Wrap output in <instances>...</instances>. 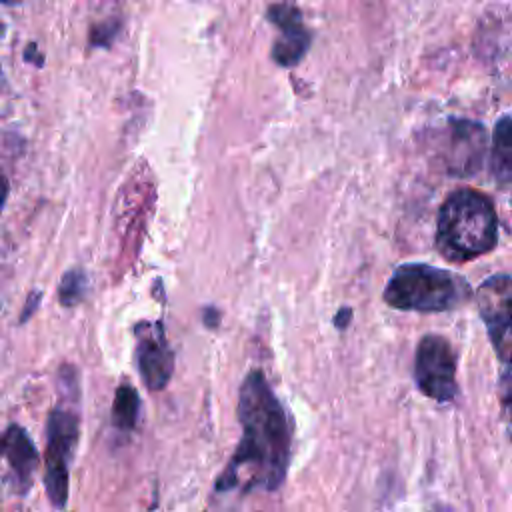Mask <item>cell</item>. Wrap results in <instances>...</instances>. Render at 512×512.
<instances>
[{
	"instance_id": "1",
	"label": "cell",
	"mask_w": 512,
	"mask_h": 512,
	"mask_svg": "<svg viewBox=\"0 0 512 512\" xmlns=\"http://www.w3.org/2000/svg\"><path fill=\"white\" fill-rule=\"evenodd\" d=\"M238 420L242 438L230 464L216 478V490H278L290 462L292 432L282 402L260 370H252L240 386Z\"/></svg>"
},
{
	"instance_id": "7",
	"label": "cell",
	"mask_w": 512,
	"mask_h": 512,
	"mask_svg": "<svg viewBox=\"0 0 512 512\" xmlns=\"http://www.w3.org/2000/svg\"><path fill=\"white\" fill-rule=\"evenodd\" d=\"M136 334V364L142 382L148 390H162L174 372V352L168 344L164 322H138Z\"/></svg>"
},
{
	"instance_id": "17",
	"label": "cell",
	"mask_w": 512,
	"mask_h": 512,
	"mask_svg": "<svg viewBox=\"0 0 512 512\" xmlns=\"http://www.w3.org/2000/svg\"><path fill=\"white\" fill-rule=\"evenodd\" d=\"M202 322L206 328H216L220 324V310L216 306L202 308Z\"/></svg>"
},
{
	"instance_id": "14",
	"label": "cell",
	"mask_w": 512,
	"mask_h": 512,
	"mask_svg": "<svg viewBox=\"0 0 512 512\" xmlns=\"http://www.w3.org/2000/svg\"><path fill=\"white\" fill-rule=\"evenodd\" d=\"M120 32V22L118 20H104V22H98L90 28V34H88V42L92 48H108L116 36Z\"/></svg>"
},
{
	"instance_id": "5",
	"label": "cell",
	"mask_w": 512,
	"mask_h": 512,
	"mask_svg": "<svg viewBox=\"0 0 512 512\" xmlns=\"http://www.w3.org/2000/svg\"><path fill=\"white\" fill-rule=\"evenodd\" d=\"M414 378L420 392L436 402L456 396V356L446 338L426 334L416 350Z\"/></svg>"
},
{
	"instance_id": "2",
	"label": "cell",
	"mask_w": 512,
	"mask_h": 512,
	"mask_svg": "<svg viewBox=\"0 0 512 512\" xmlns=\"http://www.w3.org/2000/svg\"><path fill=\"white\" fill-rule=\"evenodd\" d=\"M498 240V220L490 198L476 190H456L440 212L436 246L452 262L472 260L490 252Z\"/></svg>"
},
{
	"instance_id": "6",
	"label": "cell",
	"mask_w": 512,
	"mask_h": 512,
	"mask_svg": "<svg viewBox=\"0 0 512 512\" xmlns=\"http://www.w3.org/2000/svg\"><path fill=\"white\" fill-rule=\"evenodd\" d=\"M478 312L500 362L512 360V276L486 278L476 292Z\"/></svg>"
},
{
	"instance_id": "20",
	"label": "cell",
	"mask_w": 512,
	"mask_h": 512,
	"mask_svg": "<svg viewBox=\"0 0 512 512\" xmlns=\"http://www.w3.org/2000/svg\"><path fill=\"white\" fill-rule=\"evenodd\" d=\"M6 198H8V180H6L4 172L0 170V210H2V206L6 202Z\"/></svg>"
},
{
	"instance_id": "19",
	"label": "cell",
	"mask_w": 512,
	"mask_h": 512,
	"mask_svg": "<svg viewBox=\"0 0 512 512\" xmlns=\"http://www.w3.org/2000/svg\"><path fill=\"white\" fill-rule=\"evenodd\" d=\"M350 316H352V310H350V308H342V310L334 316V324H336L338 328H344V326L348 324Z\"/></svg>"
},
{
	"instance_id": "9",
	"label": "cell",
	"mask_w": 512,
	"mask_h": 512,
	"mask_svg": "<svg viewBox=\"0 0 512 512\" xmlns=\"http://www.w3.org/2000/svg\"><path fill=\"white\" fill-rule=\"evenodd\" d=\"M484 154V128L468 120H454L450 130L448 168L458 174H470L478 168Z\"/></svg>"
},
{
	"instance_id": "11",
	"label": "cell",
	"mask_w": 512,
	"mask_h": 512,
	"mask_svg": "<svg viewBox=\"0 0 512 512\" xmlns=\"http://www.w3.org/2000/svg\"><path fill=\"white\" fill-rule=\"evenodd\" d=\"M490 172L502 188H512V114L502 116L494 126Z\"/></svg>"
},
{
	"instance_id": "21",
	"label": "cell",
	"mask_w": 512,
	"mask_h": 512,
	"mask_svg": "<svg viewBox=\"0 0 512 512\" xmlns=\"http://www.w3.org/2000/svg\"><path fill=\"white\" fill-rule=\"evenodd\" d=\"M4 448H6V446H4V434H0V456L4 454Z\"/></svg>"
},
{
	"instance_id": "10",
	"label": "cell",
	"mask_w": 512,
	"mask_h": 512,
	"mask_svg": "<svg viewBox=\"0 0 512 512\" xmlns=\"http://www.w3.org/2000/svg\"><path fill=\"white\" fill-rule=\"evenodd\" d=\"M4 446V454L8 456L10 468L14 472L18 492L26 494L32 486V478L38 468V450L30 440L28 432L18 424L8 426L4 434Z\"/></svg>"
},
{
	"instance_id": "16",
	"label": "cell",
	"mask_w": 512,
	"mask_h": 512,
	"mask_svg": "<svg viewBox=\"0 0 512 512\" xmlns=\"http://www.w3.org/2000/svg\"><path fill=\"white\" fill-rule=\"evenodd\" d=\"M40 300H42V292L40 290H32L28 296H26V304L20 312V324L28 322V318L40 308Z\"/></svg>"
},
{
	"instance_id": "22",
	"label": "cell",
	"mask_w": 512,
	"mask_h": 512,
	"mask_svg": "<svg viewBox=\"0 0 512 512\" xmlns=\"http://www.w3.org/2000/svg\"><path fill=\"white\" fill-rule=\"evenodd\" d=\"M20 0H0V4H6V6H12V4H18Z\"/></svg>"
},
{
	"instance_id": "3",
	"label": "cell",
	"mask_w": 512,
	"mask_h": 512,
	"mask_svg": "<svg viewBox=\"0 0 512 512\" xmlns=\"http://www.w3.org/2000/svg\"><path fill=\"white\" fill-rule=\"evenodd\" d=\"M466 292V282L448 270L430 264H402L388 280L384 300L400 310L442 312L460 304Z\"/></svg>"
},
{
	"instance_id": "4",
	"label": "cell",
	"mask_w": 512,
	"mask_h": 512,
	"mask_svg": "<svg viewBox=\"0 0 512 512\" xmlns=\"http://www.w3.org/2000/svg\"><path fill=\"white\" fill-rule=\"evenodd\" d=\"M78 414L56 406L46 422V452H44V486L52 506L64 508L68 500V464L78 440Z\"/></svg>"
},
{
	"instance_id": "12",
	"label": "cell",
	"mask_w": 512,
	"mask_h": 512,
	"mask_svg": "<svg viewBox=\"0 0 512 512\" xmlns=\"http://www.w3.org/2000/svg\"><path fill=\"white\" fill-rule=\"evenodd\" d=\"M140 398L130 384H120L112 402V424L118 430L132 432L138 426Z\"/></svg>"
},
{
	"instance_id": "13",
	"label": "cell",
	"mask_w": 512,
	"mask_h": 512,
	"mask_svg": "<svg viewBox=\"0 0 512 512\" xmlns=\"http://www.w3.org/2000/svg\"><path fill=\"white\" fill-rule=\"evenodd\" d=\"M88 288V276L82 268H70L64 272L60 284H58V300L62 306H76L84 296Z\"/></svg>"
},
{
	"instance_id": "15",
	"label": "cell",
	"mask_w": 512,
	"mask_h": 512,
	"mask_svg": "<svg viewBox=\"0 0 512 512\" xmlns=\"http://www.w3.org/2000/svg\"><path fill=\"white\" fill-rule=\"evenodd\" d=\"M498 396L502 406L512 412V360L502 362V372H500V384H498Z\"/></svg>"
},
{
	"instance_id": "8",
	"label": "cell",
	"mask_w": 512,
	"mask_h": 512,
	"mask_svg": "<svg viewBox=\"0 0 512 512\" xmlns=\"http://www.w3.org/2000/svg\"><path fill=\"white\" fill-rule=\"evenodd\" d=\"M268 22L278 28V38L272 44V60L278 66H296L308 52L312 44V34L304 26L302 12L294 2H276L266 10Z\"/></svg>"
},
{
	"instance_id": "18",
	"label": "cell",
	"mask_w": 512,
	"mask_h": 512,
	"mask_svg": "<svg viewBox=\"0 0 512 512\" xmlns=\"http://www.w3.org/2000/svg\"><path fill=\"white\" fill-rule=\"evenodd\" d=\"M24 60L26 62H32L34 66H42L44 64V56L40 54L38 46L34 42H30L26 48H24Z\"/></svg>"
}]
</instances>
